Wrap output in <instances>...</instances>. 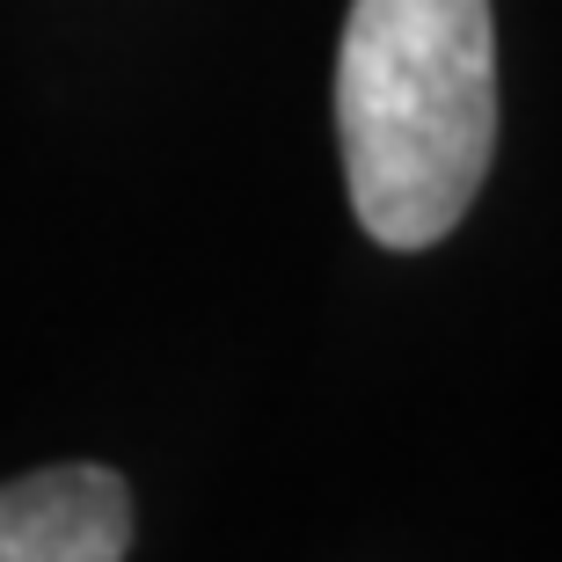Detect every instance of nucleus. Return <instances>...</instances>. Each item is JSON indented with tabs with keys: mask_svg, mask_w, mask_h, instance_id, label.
<instances>
[{
	"mask_svg": "<svg viewBox=\"0 0 562 562\" xmlns=\"http://www.w3.org/2000/svg\"><path fill=\"white\" fill-rule=\"evenodd\" d=\"M132 490L117 468H37L0 482V562H125Z\"/></svg>",
	"mask_w": 562,
	"mask_h": 562,
	"instance_id": "obj_2",
	"label": "nucleus"
},
{
	"mask_svg": "<svg viewBox=\"0 0 562 562\" xmlns=\"http://www.w3.org/2000/svg\"><path fill=\"white\" fill-rule=\"evenodd\" d=\"M336 139L351 212L380 249L446 241L497 146L490 0H351L336 52Z\"/></svg>",
	"mask_w": 562,
	"mask_h": 562,
	"instance_id": "obj_1",
	"label": "nucleus"
}]
</instances>
